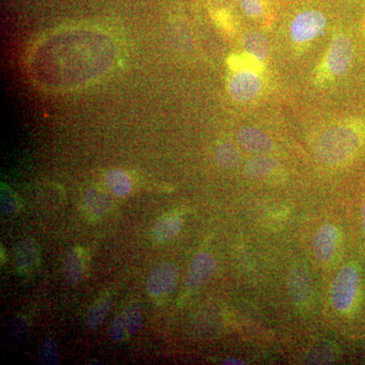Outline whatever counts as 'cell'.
Listing matches in <instances>:
<instances>
[{
  "mask_svg": "<svg viewBox=\"0 0 365 365\" xmlns=\"http://www.w3.org/2000/svg\"><path fill=\"white\" fill-rule=\"evenodd\" d=\"M365 146V120L349 117L326 129L314 145L317 160L329 167L352 162Z\"/></svg>",
  "mask_w": 365,
  "mask_h": 365,
  "instance_id": "6da1fadb",
  "label": "cell"
},
{
  "mask_svg": "<svg viewBox=\"0 0 365 365\" xmlns=\"http://www.w3.org/2000/svg\"><path fill=\"white\" fill-rule=\"evenodd\" d=\"M354 59V46L344 34L333 38L321 63L314 72V83L319 86H329L343 78L351 68Z\"/></svg>",
  "mask_w": 365,
  "mask_h": 365,
  "instance_id": "7a4b0ae2",
  "label": "cell"
},
{
  "mask_svg": "<svg viewBox=\"0 0 365 365\" xmlns=\"http://www.w3.org/2000/svg\"><path fill=\"white\" fill-rule=\"evenodd\" d=\"M359 272L354 265L344 266L333 281L331 297L333 306L340 313H349L359 292Z\"/></svg>",
  "mask_w": 365,
  "mask_h": 365,
  "instance_id": "3957f363",
  "label": "cell"
},
{
  "mask_svg": "<svg viewBox=\"0 0 365 365\" xmlns=\"http://www.w3.org/2000/svg\"><path fill=\"white\" fill-rule=\"evenodd\" d=\"M327 26L325 14L319 11H304L290 23V39L297 45H306L323 34Z\"/></svg>",
  "mask_w": 365,
  "mask_h": 365,
  "instance_id": "277c9868",
  "label": "cell"
},
{
  "mask_svg": "<svg viewBox=\"0 0 365 365\" xmlns=\"http://www.w3.org/2000/svg\"><path fill=\"white\" fill-rule=\"evenodd\" d=\"M262 74L251 71L232 72L228 79V93L239 103H249L256 100L263 91Z\"/></svg>",
  "mask_w": 365,
  "mask_h": 365,
  "instance_id": "5b68a950",
  "label": "cell"
},
{
  "mask_svg": "<svg viewBox=\"0 0 365 365\" xmlns=\"http://www.w3.org/2000/svg\"><path fill=\"white\" fill-rule=\"evenodd\" d=\"M179 270L175 264L163 263L151 271L146 280V290L151 297H160L176 287Z\"/></svg>",
  "mask_w": 365,
  "mask_h": 365,
  "instance_id": "8992f818",
  "label": "cell"
},
{
  "mask_svg": "<svg viewBox=\"0 0 365 365\" xmlns=\"http://www.w3.org/2000/svg\"><path fill=\"white\" fill-rule=\"evenodd\" d=\"M217 261L212 255L201 252L194 257L187 274V287L189 289H196L205 284L217 271Z\"/></svg>",
  "mask_w": 365,
  "mask_h": 365,
  "instance_id": "52a82bcc",
  "label": "cell"
},
{
  "mask_svg": "<svg viewBox=\"0 0 365 365\" xmlns=\"http://www.w3.org/2000/svg\"><path fill=\"white\" fill-rule=\"evenodd\" d=\"M288 294L292 302L300 309H306L311 304L313 289L309 273L302 267L292 269L288 275Z\"/></svg>",
  "mask_w": 365,
  "mask_h": 365,
  "instance_id": "ba28073f",
  "label": "cell"
},
{
  "mask_svg": "<svg viewBox=\"0 0 365 365\" xmlns=\"http://www.w3.org/2000/svg\"><path fill=\"white\" fill-rule=\"evenodd\" d=\"M339 239V230L335 225H331V223L322 225L314 237V257L323 263L330 261L337 251Z\"/></svg>",
  "mask_w": 365,
  "mask_h": 365,
  "instance_id": "9c48e42d",
  "label": "cell"
},
{
  "mask_svg": "<svg viewBox=\"0 0 365 365\" xmlns=\"http://www.w3.org/2000/svg\"><path fill=\"white\" fill-rule=\"evenodd\" d=\"M237 139L242 150L254 155H265L274 148L272 139L265 132L255 127L241 129Z\"/></svg>",
  "mask_w": 365,
  "mask_h": 365,
  "instance_id": "30bf717a",
  "label": "cell"
},
{
  "mask_svg": "<svg viewBox=\"0 0 365 365\" xmlns=\"http://www.w3.org/2000/svg\"><path fill=\"white\" fill-rule=\"evenodd\" d=\"M39 259V248L33 240L20 242L14 251V265L20 272H29L36 267Z\"/></svg>",
  "mask_w": 365,
  "mask_h": 365,
  "instance_id": "8fae6325",
  "label": "cell"
},
{
  "mask_svg": "<svg viewBox=\"0 0 365 365\" xmlns=\"http://www.w3.org/2000/svg\"><path fill=\"white\" fill-rule=\"evenodd\" d=\"M279 169V163L275 158L259 155L251 158L246 165L247 176L255 180L265 179L272 176Z\"/></svg>",
  "mask_w": 365,
  "mask_h": 365,
  "instance_id": "7c38bea8",
  "label": "cell"
},
{
  "mask_svg": "<svg viewBox=\"0 0 365 365\" xmlns=\"http://www.w3.org/2000/svg\"><path fill=\"white\" fill-rule=\"evenodd\" d=\"M242 47L245 51L253 55L261 61H267L269 53H270V46L265 34L259 32V31H251L242 38Z\"/></svg>",
  "mask_w": 365,
  "mask_h": 365,
  "instance_id": "4fadbf2b",
  "label": "cell"
},
{
  "mask_svg": "<svg viewBox=\"0 0 365 365\" xmlns=\"http://www.w3.org/2000/svg\"><path fill=\"white\" fill-rule=\"evenodd\" d=\"M227 63L232 72L251 71L263 74L266 71L265 62L261 61L246 51L241 54L230 55L227 58Z\"/></svg>",
  "mask_w": 365,
  "mask_h": 365,
  "instance_id": "5bb4252c",
  "label": "cell"
},
{
  "mask_svg": "<svg viewBox=\"0 0 365 365\" xmlns=\"http://www.w3.org/2000/svg\"><path fill=\"white\" fill-rule=\"evenodd\" d=\"M182 230V220L177 216H168L158 220L153 228V237L158 242H167L176 237Z\"/></svg>",
  "mask_w": 365,
  "mask_h": 365,
  "instance_id": "9a60e30c",
  "label": "cell"
},
{
  "mask_svg": "<svg viewBox=\"0 0 365 365\" xmlns=\"http://www.w3.org/2000/svg\"><path fill=\"white\" fill-rule=\"evenodd\" d=\"M83 200L86 208L93 215H105L112 205L111 197L96 188L86 190L83 194Z\"/></svg>",
  "mask_w": 365,
  "mask_h": 365,
  "instance_id": "2e32d148",
  "label": "cell"
},
{
  "mask_svg": "<svg viewBox=\"0 0 365 365\" xmlns=\"http://www.w3.org/2000/svg\"><path fill=\"white\" fill-rule=\"evenodd\" d=\"M108 188L118 197H126L130 194L132 185L126 173L121 170H111L106 175Z\"/></svg>",
  "mask_w": 365,
  "mask_h": 365,
  "instance_id": "e0dca14e",
  "label": "cell"
},
{
  "mask_svg": "<svg viewBox=\"0 0 365 365\" xmlns=\"http://www.w3.org/2000/svg\"><path fill=\"white\" fill-rule=\"evenodd\" d=\"M63 272L68 284L76 285L83 280L85 271L78 252L71 251L66 255L63 263Z\"/></svg>",
  "mask_w": 365,
  "mask_h": 365,
  "instance_id": "ac0fdd59",
  "label": "cell"
},
{
  "mask_svg": "<svg viewBox=\"0 0 365 365\" xmlns=\"http://www.w3.org/2000/svg\"><path fill=\"white\" fill-rule=\"evenodd\" d=\"M112 302V297L107 295V297H102L93 304V307L88 311V317H86V326L88 329H91V330L97 329L104 322L106 317L108 316V313L111 309Z\"/></svg>",
  "mask_w": 365,
  "mask_h": 365,
  "instance_id": "d6986e66",
  "label": "cell"
},
{
  "mask_svg": "<svg viewBox=\"0 0 365 365\" xmlns=\"http://www.w3.org/2000/svg\"><path fill=\"white\" fill-rule=\"evenodd\" d=\"M215 157L218 163L225 169H235L242 162V155L239 150L230 143H223L217 146Z\"/></svg>",
  "mask_w": 365,
  "mask_h": 365,
  "instance_id": "ffe728a7",
  "label": "cell"
},
{
  "mask_svg": "<svg viewBox=\"0 0 365 365\" xmlns=\"http://www.w3.org/2000/svg\"><path fill=\"white\" fill-rule=\"evenodd\" d=\"M29 332L28 321L24 317H16L7 328L6 344L7 347L14 348L21 344Z\"/></svg>",
  "mask_w": 365,
  "mask_h": 365,
  "instance_id": "44dd1931",
  "label": "cell"
},
{
  "mask_svg": "<svg viewBox=\"0 0 365 365\" xmlns=\"http://www.w3.org/2000/svg\"><path fill=\"white\" fill-rule=\"evenodd\" d=\"M60 354L56 342L52 338H46L42 342L38 355V361L40 364L57 365L60 364Z\"/></svg>",
  "mask_w": 365,
  "mask_h": 365,
  "instance_id": "7402d4cb",
  "label": "cell"
},
{
  "mask_svg": "<svg viewBox=\"0 0 365 365\" xmlns=\"http://www.w3.org/2000/svg\"><path fill=\"white\" fill-rule=\"evenodd\" d=\"M124 322L127 332L130 335H135L143 327V317L140 309L137 304H131L127 307L124 314Z\"/></svg>",
  "mask_w": 365,
  "mask_h": 365,
  "instance_id": "603a6c76",
  "label": "cell"
},
{
  "mask_svg": "<svg viewBox=\"0 0 365 365\" xmlns=\"http://www.w3.org/2000/svg\"><path fill=\"white\" fill-rule=\"evenodd\" d=\"M213 19H215L216 25L222 29L225 32L235 34L237 31V24H235V18L227 9H218L213 14Z\"/></svg>",
  "mask_w": 365,
  "mask_h": 365,
  "instance_id": "cb8c5ba5",
  "label": "cell"
},
{
  "mask_svg": "<svg viewBox=\"0 0 365 365\" xmlns=\"http://www.w3.org/2000/svg\"><path fill=\"white\" fill-rule=\"evenodd\" d=\"M239 2L242 11L250 18H261L265 14L263 0H239Z\"/></svg>",
  "mask_w": 365,
  "mask_h": 365,
  "instance_id": "d4e9b609",
  "label": "cell"
},
{
  "mask_svg": "<svg viewBox=\"0 0 365 365\" xmlns=\"http://www.w3.org/2000/svg\"><path fill=\"white\" fill-rule=\"evenodd\" d=\"M333 350L330 346H321L318 349L314 350L313 353L309 354V364H329L333 359Z\"/></svg>",
  "mask_w": 365,
  "mask_h": 365,
  "instance_id": "484cf974",
  "label": "cell"
},
{
  "mask_svg": "<svg viewBox=\"0 0 365 365\" xmlns=\"http://www.w3.org/2000/svg\"><path fill=\"white\" fill-rule=\"evenodd\" d=\"M18 210V203L14 198L13 194L6 190L1 191V212L6 216L13 215Z\"/></svg>",
  "mask_w": 365,
  "mask_h": 365,
  "instance_id": "4316f807",
  "label": "cell"
},
{
  "mask_svg": "<svg viewBox=\"0 0 365 365\" xmlns=\"http://www.w3.org/2000/svg\"><path fill=\"white\" fill-rule=\"evenodd\" d=\"M127 329L126 325H125L124 318L122 317H116L114 319H113L111 326H110V336L114 341H121L125 338V335H126Z\"/></svg>",
  "mask_w": 365,
  "mask_h": 365,
  "instance_id": "83f0119b",
  "label": "cell"
},
{
  "mask_svg": "<svg viewBox=\"0 0 365 365\" xmlns=\"http://www.w3.org/2000/svg\"><path fill=\"white\" fill-rule=\"evenodd\" d=\"M223 364H245V362H242V360L241 359H227L223 361Z\"/></svg>",
  "mask_w": 365,
  "mask_h": 365,
  "instance_id": "f1b7e54d",
  "label": "cell"
},
{
  "mask_svg": "<svg viewBox=\"0 0 365 365\" xmlns=\"http://www.w3.org/2000/svg\"><path fill=\"white\" fill-rule=\"evenodd\" d=\"M362 222H364V230L365 232V203L364 205V208H362Z\"/></svg>",
  "mask_w": 365,
  "mask_h": 365,
  "instance_id": "f546056e",
  "label": "cell"
}]
</instances>
